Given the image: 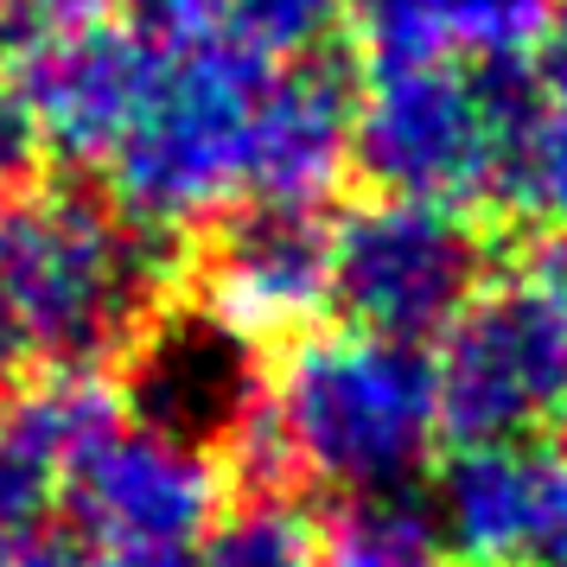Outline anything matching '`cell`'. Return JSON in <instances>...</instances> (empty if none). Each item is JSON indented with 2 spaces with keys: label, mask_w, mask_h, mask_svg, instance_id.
<instances>
[{
  "label": "cell",
  "mask_w": 567,
  "mask_h": 567,
  "mask_svg": "<svg viewBox=\"0 0 567 567\" xmlns=\"http://www.w3.org/2000/svg\"><path fill=\"white\" fill-rule=\"evenodd\" d=\"M32 134L147 236L249 205L312 210L351 166V90L319 58H268L173 7H115L13 64Z\"/></svg>",
  "instance_id": "obj_1"
},
{
  "label": "cell",
  "mask_w": 567,
  "mask_h": 567,
  "mask_svg": "<svg viewBox=\"0 0 567 567\" xmlns=\"http://www.w3.org/2000/svg\"><path fill=\"white\" fill-rule=\"evenodd\" d=\"M166 249L83 185L0 205V383L96 377L159 319Z\"/></svg>",
  "instance_id": "obj_2"
},
{
  "label": "cell",
  "mask_w": 567,
  "mask_h": 567,
  "mask_svg": "<svg viewBox=\"0 0 567 567\" xmlns=\"http://www.w3.org/2000/svg\"><path fill=\"white\" fill-rule=\"evenodd\" d=\"M434 363L377 332H300L268 363L261 409L243 434L256 491L312 485L332 497L414 491L440 446Z\"/></svg>",
  "instance_id": "obj_3"
},
{
  "label": "cell",
  "mask_w": 567,
  "mask_h": 567,
  "mask_svg": "<svg viewBox=\"0 0 567 567\" xmlns=\"http://www.w3.org/2000/svg\"><path fill=\"white\" fill-rule=\"evenodd\" d=\"M7 421L52 472V491L64 497L90 555H192L224 511L217 453L147 427L96 377L32 383Z\"/></svg>",
  "instance_id": "obj_4"
},
{
  "label": "cell",
  "mask_w": 567,
  "mask_h": 567,
  "mask_svg": "<svg viewBox=\"0 0 567 567\" xmlns=\"http://www.w3.org/2000/svg\"><path fill=\"white\" fill-rule=\"evenodd\" d=\"M440 434L453 446L548 440L567 421V243L491 261L478 293L434 338Z\"/></svg>",
  "instance_id": "obj_5"
},
{
  "label": "cell",
  "mask_w": 567,
  "mask_h": 567,
  "mask_svg": "<svg viewBox=\"0 0 567 567\" xmlns=\"http://www.w3.org/2000/svg\"><path fill=\"white\" fill-rule=\"evenodd\" d=\"M529 64H377L351 96V166L377 198L472 210L511 198Z\"/></svg>",
  "instance_id": "obj_6"
},
{
  "label": "cell",
  "mask_w": 567,
  "mask_h": 567,
  "mask_svg": "<svg viewBox=\"0 0 567 567\" xmlns=\"http://www.w3.org/2000/svg\"><path fill=\"white\" fill-rule=\"evenodd\" d=\"M485 275L491 249L465 210L363 198L332 224V307L351 332L427 351Z\"/></svg>",
  "instance_id": "obj_7"
},
{
  "label": "cell",
  "mask_w": 567,
  "mask_h": 567,
  "mask_svg": "<svg viewBox=\"0 0 567 567\" xmlns=\"http://www.w3.org/2000/svg\"><path fill=\"white\" fill-rule=\"evenodd\" d=\"M198 307L249 344H293L332 307V224L300 205L230 210L205 230Z\"/></svg>",
  "instance_id": "obj_8"
},
{
  "label": "cell",
  "mask_w": 567,
  "mask_h": 567,
  "mask_svg": "<svg viewBox=\"0 0 567 567\" xmlns=\"http://www.w3.org/2000/svg\"><path fill=\"white\" fill-rule=\"evenodd\" d=\"M261 383H268V363H256V344L217 326L205 307L159 312L134 338L128 409L159 434L217 453L224 440L243 446L261 409Z\"/></svg>",
  "instance_id": "obj_9"
},
{
  "label": "cell",
  "mask_w": 567,
  "mask_h": 567,
  "mask_svg": "<svg viewBox=\"0 0 567 567\" xmlns=\"http://www.w3.org/2000/svg\"><path fill=\"white\" fill-rule=\"evenodd\" d=\"M548 478H555V440L453 446V460L434 472L427 491L446 555L460 567H536Z\"/></svg>",
  "instance_id": "obj_10"
},
{
  "label": "cell",
  "mask_w": 567,
  "mask_h": 567,
  "mask_svg": "<svg viewBox=\"0 0 567 567\" xmlns=\"http://www.w3.org/2000/svg\"><path fill=\"white\" fill-rule=\"evenodd\" d=\"M338 27L377 64H529L561 0H338Z\"/></svg>",
  "instance_id": "obj_11"
},
{
  "label": "cell",
  "mask_w": 567,
  "mask_h": 567,
  "mask_svg": "<svg viewBox=\"0 0 567 567\" xmlns=\"http://www.w3.org/2000/svg\"><path fill=\"white\" fill-rule=\"evenodd\" d=\"M511 198L567 243V20L523 71V134H516Z\"/></svg>",
  "instance_id": "obj_12"
},
{
  "label": "cell",
  "mask_w": 567,
  "mask_h": 567,
  "mask_svg": "<svg viewBox=\"0 0 567 567\" xmlns=\"http://www.w3.org/2000/svg\"><path fill=\"white\" fill-rule=\"evenodd\" d=\"M319 536V567H453L434 504L421 491H377V497H338Z\"/></svg>",
  "instance_id": "obj_13"
},
{
  "label": "cell",
  "mask_w": 567,
  "mask_h": 567,
  "mask_svg": "<svg viewBox=\"0 0 567 567\" xmlns=\"http://www.w3.org/2000/svg\"><path fill=\"white\" fill-rule=\"evenodd\" d=\"M192 567H319L312 516L287 491H249L230 511H217Z\"/></svg>",
  "instance_id": "obj_14"
},
{
  "label": "cell",
  "mask_w": 567,
  "mask_h": 567,
  "mask_svg": "<svg viewBox=\"0 0 567 567\" xmlns=\"http://www.w3.org/2000/svg\"><path fill=\"white\" fill-rule=\"evenodd\" d=\"M122 7H173L210 27L236 32L268 58H312L319 39L338 27V0H122Z\"/></svg>",
  "instance_id": "obj_15"
},
{
  "label": "cell",
  "mask_w": 567,
  "mask_h": 567,
  "mask_svg": "<svg viewBox=\"0 0 567 567\" xmlns=\"http://www.w3.org/2000/svg\"><path fill=\"white\" fill-rule=\"evenodd\" d=\"M45 504H52V472L39 465V453L0 414V555L20 548L27 536H39Z\"/></svg>",
  "instance_id": "obj_16"
},
{
  "label": "cell",
  "mask_w": 567,
  "mask_h": 567,
  "mask_svg": "<svg viewBox=\"0 0 567 567\" xmlns=\"http://www.w3.org/2000/svg\"><path fill=\"white\" fill-rule=\"evenodd\" d=\"M115 7L122 0H0V52L20 64L27 52H45L71 32L103 27Z\"/></svg>",
  "instance_id": "obj_17"
},
{
  "label": "cell",
  "mask_w": 567,
  "mask_h": 567,
  "mask_svg": "<svg viewBox=\"0 0 567 567\" xmlns=\"http://www.w3.org/2000/svg\"><path fill=\"white\" fill-rule=\"evenodd\" d=\"M32 154H39V134H32L27 96L13 90V78H0V205H7L13 192H27Z\"/></svg>",
  "instance_id": "obj_18"
},
{
  "label": "cell",
  "mask_w": 567,
  "mask_h": 567,
  "mask_svg": "<svg viewBox=\"0 0 567 567\" xmlns=\"http://www.w3.org/2000/svg\"><path fill=\"white\" fill-rule=\"evenodd\" d=\"M96 567H192V555H147V561H115V555H90Z\"/></svg>",
  "instance_id": "obj_19"
}]
</instances>
